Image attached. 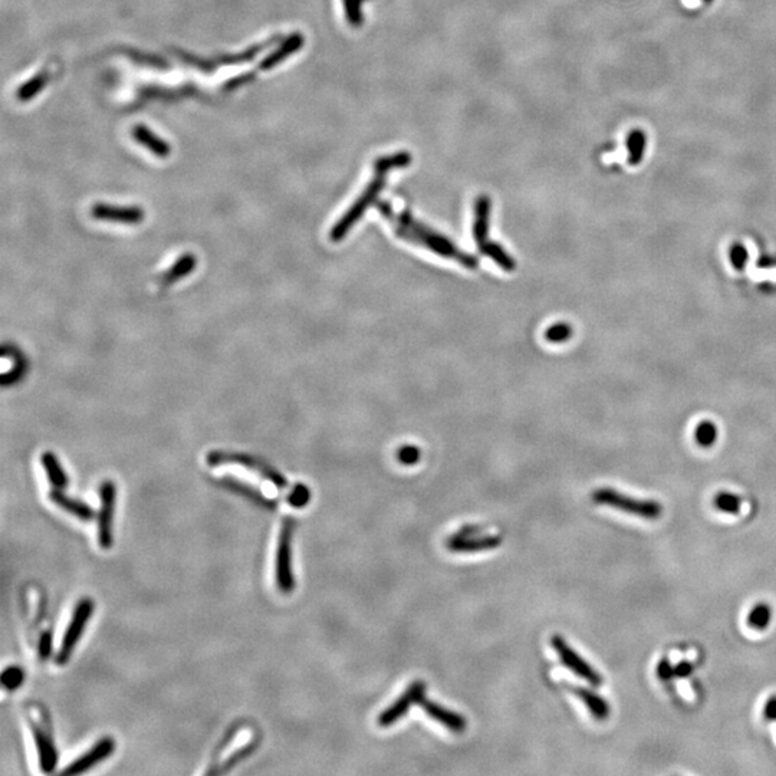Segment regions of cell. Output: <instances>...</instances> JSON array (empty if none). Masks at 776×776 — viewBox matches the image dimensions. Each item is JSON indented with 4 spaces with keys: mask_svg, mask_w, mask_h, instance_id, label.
Segmentation results:
<instances>
[{
    "mask_svg": "<svg viewBox=\"0 0 776 776\" xmlns=\"http://www.w3.org/2000/svg\"><path fill=\"white\" fill-rule=\"evenodd\" d=\"M426 693V684L423 682H414L410 684V687L392 704L390 708H387L380 716H378V725L381 727H388L394 723H397L413 706L414 703H420V700L425 697Z\"/></svg>",
    "mask_w": 776,
    "mask_h": 776,
    "instance_id": "cell-10",
    "label": "cell"
},
{
    "mask_svg": "<svg viewBox=\"0 0 776 776\" xmlns=\"http://www.w3.org/2000/svg\"><path fill=\"white\" fill-rule=\"evenodd\" d=\"M691 673H693V665L689 661H682L677 665H675V675L677 677L684 679V677H689Z\"/></svg>",
    "mask_w": 776,
    "mask_h": 776,
    "instance_id": "cell-38",
    "label": "cell"
},
{
    "mask_svg": "<svg viewBox=\"0 0 776 776\" xmlns=\"http://www.w3.org/2000/svg\"><path fill=\"white\" fill-rule=\"evenodd\" d=\"M206 461L210 466H219V465H223V463H237V465H242V466L248 468L251 470H255L256 473H259L262 477L272 482L279 489H284V487L288 486L287 479L282 476L277 470H275L272 466H269L268 463L261 461V458L249 456V454L227 453V451H210L207 454Z\"/></svg>",
    "mask_w": 776,
    "mask_h": 776,
    "instance_id": "cell-6",
    "label": "cell"
},
{
    "mask_svg": "<svg viewBox=\"0 0 776 776\" xmlns=\"http://www.w3.org/2000/svg\"><path fill=\"white\" fill-rule=\"evenodd\" d=\"M378 210L390 225L393 226L396 234L413 244L421 246L423 249H427L442 258L454 261L461 263L462 266L468 269L477 268L479 262L477 259L462 251L444 234L436 232L434 229L429 227L427 225L418 222L414 216H411L408 211H394L393 206L390 203H378Z\"/></svg>",
    "mask_w": 776,
    "mask_h": 776,
    "instance_id": "cell-1",
    "label": "cell"
},
{
    "mask_svg": "<svg viewBox=\"0 0 776 776\" xmlns=\"http://www.w3.org/2000/svg\"><path fill=\"white\" fill-rule=\"evenodd\" d=\"M489 219H490V199L487 196H479L475 201L473 216V237L480 254L495 262L505 272H513L516 268L515 259L496 242L489 239Z\"/></svg>",
    "mask_w": 776,
    "mask_h": 776,
    "instance_id": "cell-3",
    "label": "cell"
},
{
    "mask_svg": "<svg viewBox=\"0 0 776 776\" xmlns=\"http://www.w3.org/2000/svg\"><path fill=\"white\" fill-rule=\"evenodd\" d=\"M30 729L35 737V744H37V749L39 753V765L42 772L49 773L55 769L58 762V753L52 744V739L49 734L35 722L30 720Z\"/></svg>",
    "mask_w": 776,
    "mask_h": 776,
    "instance_id": "cell-15",
    "label": "cell"
},
{
    "mask_svg": "<svg viewBox=\"0 0 776 776\" xmlns=\"http://www.w3.org/2000/svg\"><path fill=\"white\" fill-rule=\"evenodd\" d=\"M574 330L567 323H556L545 331V339L552 344H562L571 339Z\"/></svg>",
    "mask_w": 776,
    "mask_h": 776,
    "instance_id": "cell-28",
    "label": "cell"
},
{
    "mask_svg": "<svg viewBox=\"0 0 776 776\" xmlns=\"http://www.w3.org/2000/svg\"><path fill=\"white\" fill-rule=\"evenodd\" d=\"M311 499V492L305 484H296L288 496V502L295 508L305 506Z\"/></svg>",
    "mask_w": 776,
    "mask_h": 776,
    "instance_id": "cell-31",
    "label": "cell"
},
{
    "mask_svg": "<svg viewBox=\"0 0 776 776\" xmlns=\"http://www.w3.org/2000/svg\"><path fill=\"white\" fill-rule=\"evenodd\" d=\"M572 691L585 704V708L588 709V712L591 713V716L595 720L603 722L610 716V713H611L610 704L607 703V700L604 697L599 696L596 691H594L591 689H587V687H574Z\"/></svg>",
    "mask_w": 776,
    "mask_h": 776,
    "instance_id": "cell-17",
    "label": "cell"
},
{
    "mask_svg": "<svg viewBox=\"0 0 776 776\" xmlns=\"http://www.w3.org/2000/svg\"><path fill=\"white\" fill-rule=\"evenodd\" d=\"M38 653H39V657L42 660L49 658V656L52 653V632L51 631H45L41 636Z\"/></svg>",
    "mask_w": 776,
    "mask_h": 776,
    "instance_id": "cell-34",
    "label": "cell"
},
{
    "mask_svg": "<svg viewBox=\"0 0 776 776\" xmlns=\"http://www.w3.org/2000/svg\"><path fill=\"white\" fill-rule=\"evenodd\" d=\"M277 38H273V39H269L268 42H261L258 45H254L251 46L249 49H246L243 52H239V54H230V55H219L216 59H213L215 65L216 66H220V65H239V63H243V62H249L252 61L254 58H256L263 49L269 48L273 42H276Z\"/></svg>",
    "mask_w": 776,
    "mask_h": 776,
    "instance_id": "cell-22",
    "label": "cell"
},
{
    "mask_svg": "<svg viewBox=\"0 0 776 776\" xmlns=\"http://www.w3.org/2000/svg\"><path fill=\"white\" fill-rule=\"evenodd\" d=\"M294 519L288 518L282 526L276 551V584L284 594H291L295 588V577L292 571V537Z\"/></svg>",
    "mask_w": 776,
    "mask_h": 776,
    "instance_id": "cell-5",
    "label": "cell"
},
{
    "mask_svg": "<svg viewBox=\"0 0 776 776\" xmlns=\"http://www.w3.org/2000/svg\"><path fill=\"white\" fill-rule=\"evenodd\" d=\"M114 748H115V744H114V740L111 737H102L101 740H98V744L94 748H91L88 752H85V755L80 756L78 759H75L73 763H70L68 768H65L62 770V773L63 775L84 773L88 769L94 768L96 763L107 759L114 752Z\"/></svg>",
    "mask_w": 776,
    "mask_h": 776,
    "instance_id": "cell-12",
    "label": "cell"
},
{
    "mask_svg": "<svg viewBox=\"0 0 776 776\" xmlns=\"http://www.w3.org/2000/svg\"><path fill=\"white\" fill-rule=\"evenodd\" d=\"M41 463L48 475L51 484L56 489H65L68 484V479L58 457L52 451H44L41 456Z\"/></svg>",
    "mask_w": 776,
    "mask_h": 776,
    "instance_id": "cell-21",
    "label": "cell"
},
{
    "mask_svg": "<svg viewBox=\"0 0 776 776\" xmlns=\"http://www.w3.org/2000/svg\"><path fill=\"white\" fill-rule=\"evenodd\" d=\"M252 78H254V75H252V74H246V75H243V77L234 78V80H232V81H229V82L226 84V89H234V88L240 87V84L243 85L244 82H248V81H251Z\"/></svg>",
    "mask_w": 776,
    "mask_h": 776,
    "instance_id": "cell-39",
    "label": "cell"
},
{
    "mask_svg": "<svg viewBox=\"0 0 776 776\" xmlns=\"http://www.w3.org/2000/svg\"><path fill=\"white\" fill-rule=\"evenodd\" d=\"M703 2H712V0H703Z\"/></svg>",
    "mask_w": 776,
    "mask_h": 776,
    "instance_id": "cell-40",
    "label": "cell"
},
{
    "mask_svg": "<svg viewBox=\"0 0 776 776\" xmlns=\"http://www.w3.org/2000/svg\"><path fill=\"white\" fill-rule=\"evenodd\" d=\"M132 137L143 147L150 150L154 156L158 158H167L171 153V147L165 139L156 135L150 128L146 125H135L132 128Z\"/></svg>",
    "mask_w": 776,
    "mask_h": 776,
    "instance_id": "cell-16",
    "label": "cell"
},
{
    "mask_svg": "<svg viewBox=\"0 0 776 776\" xmlns=\"http://www.w3.org/2000/svg\"><path fill=\"white\" fill-rule=\"evenodd\" d=\"M420 706L421 709L425 711L434 722L440 723L442 726H444L446 729H449L450 732L453 733H463L468 727V722L465 719V716L458 715L450 709H446L443 708L442 704L427 699L426 696L423 697L420 700Z\"/></svg>",
    "mask_w": 776,
    "mask_h": 776,
    "instance_id": "cell-13",
    "label": "cell"
},
{
    "mask_svg": "<svg viewBox=\"0 0 776 776\" xmlns=\"http://www.w3.org/2000/svg\"><path fill=\"white\" fill-rule=\"evenodd\" d=\"M420 449L415 446H403L397 451L399 462L404 466H413L420 461Z\"/></svg>",
    "mask_w": 776,
    "mask_h": 776,
    "instance_id": "cell-32",
    "label": "cell"
},
{
    "mask_svg": "<svg viewBox=\"0 0 776 776\" xmlns=\"http://www.w3.org/2000/svg\"><path fill=\"white\" fill-rule=\"evenodd\" d=\"M718 436H719L718 426L711 420L700 421L694 429V440L703 449H709L715 446Z\"/></svg>",
    "mask_w": 776,
    "mask_h": 776,
    "instance_id": "cell-25",
    "label": "cell"
},
{
    "mask_svg": "<svg viewBox=\"0 0 776 776\" xmlns=\"http://www.w3.org/2000/svg\"><path fill=\"white\" fill-rule=\"evenodd\" d=\"M125 54L137 63L139 65H147V66H153V68H157V69H167L168 65L167 62L157 56V55H150V54H143V52H138V51H132V49H127Z\"/></svg>",
    "mask_w": 776,
    "mask_h": 776,
    "instance_id": "cell-30",
    "label": "cell"
},
{
    "mask_svg": "<svg viewBox=\"0 0 776 776\" xmlns=\"http://www.w3.org/2000/svg\"><path fill=\"white\" fill-rule=\"evenodd\" d=\"M197 266V258L193 254H184L174 262L160 277L161 285H173L182 277H186Z\"/></svg>",
    "mask_w": 776,
    "mask_h": 776,
    "instance_id": "cell-20",
    "label": "cell"
},
{
    "mask_svg": "<svg viewBox=\"0 0 776 776\" xmlns=\"http://www.w3.org/2000/svg\"><path fill=\"white\" fill-rule=\"evenodd\" d=\"M410 163L411 157L408 153H396L378 158L374 164V175L371 182L367 184L360 197L349 206V208L339 218V220L332 226L330 232V239L335 243L345 239L349 230L364 216L365 211L378 200V196L385 186L387 174L396 168H404Z\"/></svg>",
    "mask_w": 776,
    "mask_h": 776,
    "instance_id": "cell-2",
    "label": "cell"
},
{
    "mask_svg": "<svg viewBox=\"0 0 776 776\" xmlns=\"http://www.w3.org/2000/svg\"><path fill=\"white\" fill-rule=\"evenodd\" d=\"M117 487L114 482L105 480L99 486V512H98V542L102 549L113 546V519L115 509Z\"/></svg>",
    "mask_w": 776,
    "mask_h": 776,
    "instance_id": "cell-9",
    "label": "cell"
},
{
    "mask_svg": "<svg viewBox=\"0 0 776 776\" xmlns=\"http://www.w3.org/2000/svg\"><path fill=\"white\" fill-rule=\"evenodd\" d=\"M647 149V135L642 130H632L627 137V150H628V163L631 165H637L643 161L644 153Z\"/></svg>",
    "mask_w": 776,
    "mask_h": 776,
    "instance_id": "cell-24",
    "label": "cell"
},
{
    "mask_svg": "<svg viewBox=\"0 0 776 776\" xmlns=\"http://www.w3.org/2000/svg\"><path fill=\"white\" fill-rule=\"evenodd\" d=\"M551 646L553 647V650L556 651L561 663L568 667L572 673H575L578 677H581L582 680L588 682L591 686L594 687H598L603 684V677L601 675H599L596 670L587 663L585 658H582L567 642L563 637L561 636H553L551 639Z\"/></svg>",
    "mask_w": 776,
    "mask_h": 776,
    "instance_id": "cell-8",
    "label": "cell"
},
{
    "mask_svg": "<svg viewBox=\"0 0 776 776\" xmlns=\"http://www.w3.org/2000/svg\"><path fill=\"white\" fill-rule=\"evenodd\" d=\"M302 46H303V37H302V35L301 33H292L289 38H287L284 42L280 44V46L275 52L268 55L259 63V68L262 70H269V69L275 68L276 65H279L282 61H285L288 56H291L294 52H296Z\"/></svg>",
    "mask_w": 776,
    "mask_h": 776,
    "instance_id": "cell-19",
    "label": "cell"
},
{
    "mask_svg": "<svg viewBox=\"0 0 776 776\" xmlns=\"http://www.w3.org/2000/svg\"><path fill=\"white\" fill-rule=\"evenodd\" d=\"M592 501L598 505H606L649 520H656L663 515V506L657 501L631 498L610 487L595 490L592 493Z\"/></svg>",
    "mask_w": 776,
    "mask_h": 776,
    "instance_id": "cell-4",
    "label": "cell"
},
{
    "mask_svg": "<svg viewBox=\"0 0 776 776\" xmlns=\"http://www.w3.org/2000/svg\"><path fill=\"white\" fill-rule=\"evenodd\" d=\"M657 675L661 680H670L675 675V665L670 664V661L667 658H663L658 664H657Z\"/></svg>",
    "mask_w": 776,
    "mask_h": 776,
    "instance_id": "cell-35",
    "label": "cell"
},
{
    "mask_svg": "<svg viewBox=\"0 0 776 776\" xmlns=\"http://www.w3.org/2000/svg\"><path fill=\"white\" fill-rule=\"evenodd\" d=\"M763 716L766 720L776 722V694L768 699L763 709Z\"/></svg>",
    "mask_w": 776,
    "mask_h": 776,
    "instance_id": "cell-37",
    "label": "cell"
},
{
    "mask_svg": "<svg viewBox=\"0 0 776 776\" xmlns=\"http://www.w3.org/2000/svg\"><path fill=\"white\" fill-rule=\"evenodd\" d=\"M502 538L499 535H475V537H456L453 535L447 541V549L458 553H470L496 549L501 546Z\"/></svg>",
    "mask_w": 776,
    "mask_h": 776,
    "instance_id": "cell-14",
    "label": "cell"
},
{
    "mask_svg": "<svg viewBox=\"0 0 776 776\" xmlns=\"http://www.w3.org/2000/svg\"><path fill=\"white\" fill-rule=\"evenodd\" d=\"M94 613V603L89 598H84L78 603L73 618L69 621V625L66 627V631L63 634V639L59 647V651L56 654V664L63 665L69 661L70 656L74 653V649L77 647L81 636L84 634V630Z\"/></svg>",
    "mask_w": 776,
    "mask_h": 776,
    "instance_id": "cell-7",
    "label": "cell"
},
{
    "mask_svg": "<svg viewBox=\"0 0 776 776\" xmlns=\"http://www.w3.org/2000/svg\"><path fill=\"white\" fill-rule=\"evenodd\" d=\"M23 679H25L23 672L19 667H11V668H6L4 672L2 683L8 689H16L23 682Z\"/></svg>",
    "mask_w": 776,
    "mask_h": 776,
    "instance_id": "cell-33",
    "label": "cell"
},
{
    "mask_svg": "<svg viewBox=\"0 0 776 776\" xmlns=\"http://www.w3.org/2000/svg\"><path fill=\"white\" fill-rule=\"evenodd\" d=\"M91 216L104 222L138 225L144 220V210L138 206H113L96 203L91 208Z\"/></svg>",
    "mask_w": 776,
    "mask_h": 776,
    "instance_id": "cell-11",
    "label": "cell"
},
{
    "mask_svg": "<svg viewBox=\"0 0 776 776\" xmlns=\"http://www.w3.org/2000/svg\"><path fill=\"white\" fill-rule=\"evenodd\" d=\"M729 259H730V263L732 266L736 269V270H744L748 265V261H749V252L746 249V246L744 243L740 242H734L730 244V249H729Z\"/></svg>",
    "mask_w": 776,
    "mask_h": 776,
    "instance_id": "cell-29",
    "label": "cell"
},
{
    "mask_svg": "<svg viewBox=\"0 0 776 776\" xmlns=\"http://www.w3.org/2000/svg\"><path fill=\"white\" fill-rule=\"evenodd\" d=\"M484 531H486V526L466 525L461 529V531H457L454 535L456 537H475V535H482Z\"/></svg>",
    "mask_w": 776,
    "mask_h": 776,
    "instance_id": "cell-36",
    "label": "cell"
},
{
    "mask_svg": "<svg viewBox=\"0 0 776 776\" xmlns=\"http://www.w3.org/2000/svg\"><path fill=\"white\" fill-rule=\"evenodd\" d=\"M49 80H51L49 70H41V73H38L37 75L32 77L29 81H26L23 85L19 87V89L16 91V98L20 102L30 101L48 85Z\"/></svg>",
    "mask_w": 776,
    "mask_h": 776,
    "instance_id": "cell-23",
    "label": "cell"
},
{
    "mask_svg": "<svg viewBox=\"0 0 776 776\" xmlns=\"http://www.w3.org/2000/svg\"><path fill=\"white\" fill-rule=\"evenodd\" d=\"M715 506L725 513L736 515L739 513L740 506H742V499H740V496L734 495V493L720 492L715 498Z\"/></svg>",
    "mask_w": 776,
    "mask_h": 776,
    "instance_id": "cell-27",
    "label": "cell"
},
{
    "mask_svg": "<svg viewBox=\"0 0 776 776\" xmlns=\"http://www.w3.org/2000/svg\"><path fill=\"white\" fill-rule=\"evenodd\" d=\"M772 620V608L766 603H761L752 608L748 615V624L751 628L763 631L768 628Z\"/></svg>",
    "mask_w": 776,
    "mask_h": 776,
    "instance_id": "cell-26",
    "label": "cell"
},
{
    "mask_svg": "<svg viewBox=\"0 0 776 776\" xmlns=\"http://www.w3.org/2000/svg\"><path fill=\"white\" fill-rule=\"evenodd\" d=\"M49 498L51 501L58 505L61 509L66 511L68 513L74 515L75 518L81 519V520H91L94 519L95 513H94V509H91L87 503L81 502V501H77V499H73L66 496L65 493L62 492V489H56L54 487L49 493Z\"/></svg>",
    "mask_w": 776,
    "mask_h": 776,
    "instance_id": "cell-18",
    "label": "cell"
}]
</instances>
